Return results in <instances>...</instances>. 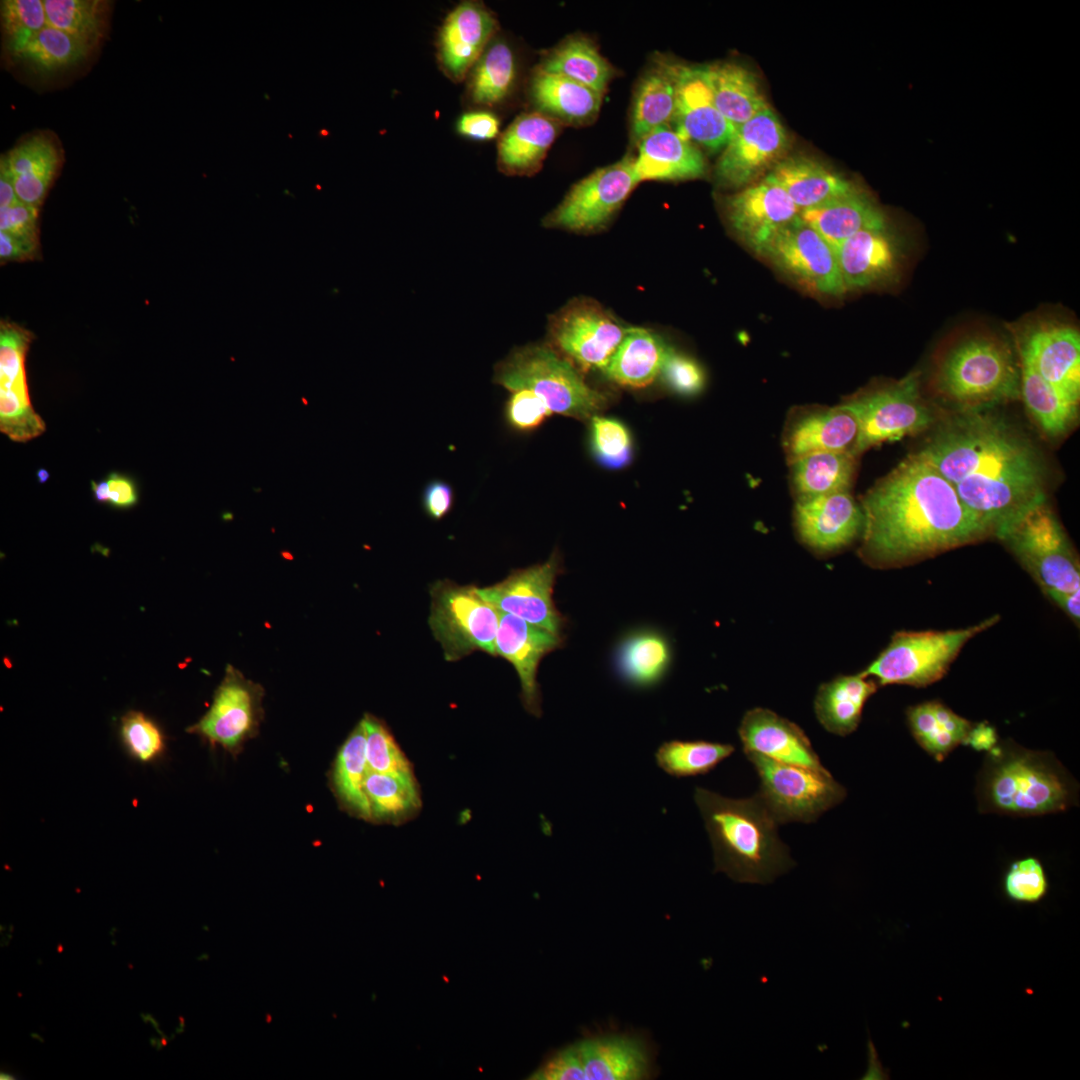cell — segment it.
Returning <instances> with one entry per match:
<instances>
[{
	"instance_id": "1",
	"label": "cell",
	"mask_w": 1080,
	"mask_h": 1080,
	"mask_svg": "<svg viewBox=\"0 0 1080 1080\" xmlns=\"http://www.w3.org/2000/svg\"><path fill=\"white\" fill-rule=\"evenodd\" d=\"M953 486L990 536L1046 500L1043 461L1032 443L988 409L956 411L919 450Z\"/></svg>"
},
{
	"instance_id": "2",
	"label": "cell",
	"mask_w": 1080,
	"mask_h": 1080,
	"mask_svg": "<svg viewBox=\"0 0 1080 1080\" xmlns=\"http://www.w3.org/2000/svg\"><path fill=\"white\" fill-rule=\"evenodd\" d=\"M860 506L859 555L874 568L908 565L990 536L920 451L878 480Z\"/></svg>"
},
{
	"instance_id": "3",
	"label": "cell",
	"mask_w": 1080,
	"mask_h": 1080,
	"mask_svg": "<svg viewBox=\"0 0 1080 1080\" xmlns=\"http://www.w3.org/2000/svg\"><path fill=\"white\" fill-rule=\"evenodd\" d=\"M695 803L713 848L715 872L739 883H771L794 866L778 822L758 794L744 799L697 787Z\"/></svg>"
},
{
	"instance_id": "4",
	"label": "cell",
	"mask_w": 1080,
	"mask_h": 1080,
	"mask_svg": "<svg viewBox=\"0 0 1080 1080\" xmlns=\"http://www.w3.org/2000/svg\"><path fill=\"white\" fill-rule=\"evenodd\" d=\"M1075 793L1052 755L1004 743L989 751L978 784L981 811L1018 816L1064 811Z\"/></svg>"
},
{
	"instance_id": "5",
	"label": "cell",
	"mask_w": 1080,
	"mask_h": 1080,
	"mask_svg": "<svg viewBox=\"0 0 1080 1080\" xmlns=\"http://www.w3.org/2000/svg\"><path fill=\"white\" fill-rule=\"evenodd\" d=\"M932 385L956 411L988 409L1019 399V360L1003 339L988 333L968 334L944 352Z\"/></svg>"
},
{
	"instance_id": "6",
	"label": "cell",
	"mask_w": 1080,
	"mask_h": 1080,
	"mask_svg": "<svg viewBox=\"0 0 1080 1080\" xmlns=\"http://www.w3.org/2000/svg\"><path fill=\"white\" fill-rule=\"evenodd\" d=\"M493 381L510 391L530 390L552 413L581 421L591 420L608 403L607 396L590 387L578 368L549 344L513 350L496 364Z\"/></svg>"
},
{
	"instance_id": "7",
	"label": "cell",
	"mask_w": 1080,
	"mask_h": 1080,
	"mask_svg": "<svg viewBox=\"0 0 1080 1080\" xmlns=\"http://www.w3.org/2000/svg\"><path fill=\"white\" fill-rule=\"evenodd\" d=\"M840 406L858 423L854 448L857 456L884 442L926 431L936 422L934 411L921 394L918 371L900 380L859 391Z\"/></svg>"
},
{
	"instance_id": "8",
	"label": "cell",
	"mask_w": 1080,
	"mask_h": 1080,
	"mask_svg": "<svg viewBox=\"0 0 1080 1080\" xmlns=\"http://www.w3.org/2000/svg\"><path fill=\"white\" fill-rule=\"evenodd\" d=\"M994 615L967 628L946 631H899L888 646L861 673L879 685L925 687L940 680L963 646L995 625Z\"/></svg>"
},
{
	"instance_id": "9",
	"label": "cell",
	"mask_w": 1080,
	"mask_h": 1080,
	"mask_svg": "<svg viewBox=\"0 0 1080 1080\" xmlns=\"http://www.w3.org/2000/svg\"><path fill=\"white\" fill-rule=\"evenodd\" d=\"M997 539L1010 549L1043 592L1080 590L1078 557L1047 500L1026 510Z\"/></svg>"
},
{
	"instance_id": "10",
	"label": "cell",
	"mask_w": 1080,
	"mask_h": 1080,
	"mask_svg": "<svg viewBox=\"0 0 1080 1080\" xmlns=\"http://www.w3.org/2000/svg\"><path fill=\"white\" fill-rule=\"evenodd\" d=\"M652 1056L639 1036L614 1033L582 1038L543 1063L533 1080H643L652 1075Z\"/></svg>"
},
{
	"instance_id": "11",
	"label": "cell",
	"mask_w": 1080,
	"mask_h": 1080,
	"mask_svg": "<svg viewBox=\"0 0 1080 1080\" xmlns=\"http://www.w3.org/2000/svg\"><path fill=\"white\" fill-rule=\"evenodd\" d=\"M428 623L447 661H457L475 651L495 657L499 610L485 600L474 585L450 580L430 588Z\"/></svg>"
},
{
	"instance_id": "12",
	"label": "cell",
	"mask_w": 1080,
	"mask_h": 1080,
	"mask_svg": "<svg viewBox=\"0 0 1080 1080\" xmlns=\"http://www.w3.org/2000/svg\"><path fill=\"white\" fill-rule=\"evenodd\" d=\"M745 756L760 779L757 794L778 824L813 822L846 797L845 788L826 768L781 763L755 753Z\"/></svg>"
},
{
	"instance_id": "13",
	"label": "cell",
	"mask_w": 1080,
	"mask_h": 1080,
	"mask_svg": "<svg viewBox=\"0 0 1080 1080\" xmlns=\"http://www.w3.org/2000/svg\"><path fill=\"white\" fill-rule=\"evenodd\" d=\"M634 157L626 156L575 183L543 219L546 228L593 233L605 228L639 183Z\"/></svg>"
},
{
	"instance_id": "14",
	"label": "cell",
	"mask_w": 1080,
	"mask_h": 1080,
	"mask_svg": "<svg viewBox=\"0 0 1080 1080\" xmlns=\"http://www.w3.org/2000/svg\"><path fill=\"white\" fill-rule=\"evenodd\" d=\"M628 329L595 300L576 298L550 317L549 345L578 369L603 372Z\"/></svg>"
},
{
	"instance_id": "15",
	"label": "cell",
	"mask_w": 1080,
	"mask_h": 1080,
	"mask_svg": "<svg viewBox=\"0 0 1080 1080\" xmlns=\"http://www.w3.org/2000/svg\"><path fill=\"white\" fill-rule=\"evenodd\" d=\"M1020 360L1063 394L1079 402L1080 334L1065 321L1034 316L1010 326Z\"/></svg>"
},
{
	"instance_id": "16",
	"label": "cell",
	"mask_w": 1080,
	"mask_h": 1080,
	"mask_svg": "<svg viewBox=\"0 0 1080 1080\" xmlns=\"http://www.w3.org/2000/svg\"><path fill=\"white\" fill-rule=\"evenodd\" d=\"M760 255L812 293L839 297L846 292L835 250L800 216L782 228Z\"/></svg>"
},
{
	"instance_id": "17",
	"label": "cell",
	"mask_w": 1080,
	"mask_h": 1080,
	"mask_svg": "<svg viewBox=\"0 0 1080 1080\" xmlns=\"http://www.w3.org/2000/svg\"><path fill=\"white\" fill-rule=\"evenodd\" d=\"M263 694L261 685L228 665L209 710L188 731L235 753L259 728Z\"/></svg>"
},
{
	"instance_id": "18",
	"label": "cell",
	"mask_w": 1080,
	"mask_h": 1080,
	"mask_svg": "<svg viewBox=\"0 0 1080 1080\" xmlns=\"http://www.w3.org/2000/svg\"><path fill=\"white\" fill-rule=\"evenodd\" d=\"M561 569L559 554L554 552L544 563L513 570L502 581L479 588V593L500 612L561 635L565 618L552 597Z\"/></svg>"
},
{
	"instance_id": "19",
	"label": "cell",
	"mask_w": 1080,
	"mask_h": 1080,
	"mask_svg": "<svg viewBox=\"0 0 1080 1080\" xmlns=\"http://www.w3.org/2000/svg\"><path fill=\"white\" fill-rule=\"evenodd\" d=\"M786 131L770 109L735 129L715 166V180L722 188L749 185L780 161L786 151Z\"/></svg>"
},
{
	"instance_id": "20",
	"label": "cell",
	"mask_w": 1080,
	"mask_h": 1080,
	"mask_svg": "<svg viewBox=\"0 0 1080 1080\" xmlns=\"http://www.w3.org/2000/svg\"><path fill=\"white\" fill-rule=\"evenodd\" d=\"M723 211L738 239L758 254L782 228L800 216L788 194L768 176L728 195Z\"/></svg>"
},
{
	"instance_id": "21",
	"label": "cell",
	"mask_w": 1080,
	"mask_h": 1080,
	"mask_svg": "<svg viewBox=\"0 0 1080 1080\" xmlns=\"http://www.w3.org/2000/svg\"><path fill=\"white\" fill-rule=\"evenodd\" d=\"M562 641L561 635L499 611L495 657L506 659L515 668L521 686L522 704L534 716L539 717L542 713L538 666L545 655L561 646Z\"/></svg>"
},
{
	"instance_id": "22",
	"label": "cell",
	"mask_w": 1080,
	"mask_h": 1080,
	"mask_svg": "<svg viewBox=\"0 0 1080 1080\" xmlns=\"http://www.w3.org/2000/svg\"><path fill=\"white\" fill-rule=\"evenodd\" d=\"M497 20L478 1H463L446 16L437 41L438 62L453 82L465 79L495 37Z\"/></svg>"
},
{
	"instance_id": "23",
	"label": "cell",
	"mask_w": 1080,
	"mask_h": 1080,
	"mask_svg": "<svg viewBox=\"0 0 1080 1080\" xmlns=\"http://www.w3.org/2000/svg\"><path fill=\"white\" fill-rule=\"evenodd\" d=\"M902 253V244L888 223L863 229L845 240L835 249V254L846 291L894 280Z\"/></svg>"
},
{
	"instance_id": "24",
	"label": "cell",
	"mask_w": 1080,
	"mask_h": 1080,
	"mask_svg": "<svg viewBox=\"0 0 1080 1080\" xmlns=\"http://www.w3.org/2000/svg\"><path fill=\"white\" fill-rule=\"evenodd\" d=\"M676 79L674 129L710 150L724 148L734 126L716 108L703 69L672 63Z\"/></svg>"
},
{
	"instance_id": "25",
	"label": "cell",
	"mask_w": 1080,
	"mask_h": 1080,
	"mask_svg": "<svg viewBox=\"0 0 1080 1080\" xmlns=\"http://www.w3.org/2000/svg\"><path fill=\"white\" fill-rule=\"evenodd\" d=\"M794 517L803 543L818 552L849 545L861 535L864 524L861 506L848 491L797 500Z\"/></svg>"
},
{
	"instance_id": "26",
	"label": "cell",
	"mask_w": 1080,
	"mask_h": 1080,
	"mask_svg": "<svg viewBox=\"0 0 1080 1080\" xmlns=\"http://www.w3.org/2000/svg\"><path fill=\"white\" fill-rule=\"evenodd\" d=\"M744 754L813 769H824L804 731L795 723L765 708L745 713L738 728Z\"/></svg>"
},
{
	"instance_id": "27",
	"label": "cell",
	"mask_w": 1080,
	"mask_h": 1080,
	"mask_svg": "<svg viewBox=\"0 0 1080 1080\" xmlns=\"http://www.w3.org/2000/svg\"><path fill=\"white\" fill-rule=\"evenodd\" d=\"M857 437L858 423L848 410L840 405L812 407L801 409L790 417L783 446L790 463L812 453L854 452Z\"/></svg>"
},
{
	"instance_id": "28",
	"label": "cell",
	"mask_w": 1080,
	"mask_h": 1080,
	"mask_svg": "<svg viewBox=\"0 0 1080 1080\" xmlns=\"http://www.w3.org/2000/svg\"><path fill=\"white\" fill-rule=\"evenodd\" d=\"M638 143L634 168L639 182L689 180L706 172L701 151L670 126L651 131Z\"/></svg>"
},
{
	"instance_id": "29",
	"label": "cell",
	"mask_w": 1080,
	"mask_h": 1080,
	"mask_svg": "<svg viewBox=\"0 0 1080 1080\" xmlns=\"http://www.w3.org/2000/svg\"><path fill=\"white\" fill-rule=\"evenodd\" d=\"M19 201L40 208L63 162L52 133L37 132L20 140L4 155Z\"/></svg>"
},
{
	"instance_id": "30",
	"label": "cell",
	"mask_w": 1080,
	"mask_h": 1080,
	"mask_svg": "<svg viewBox=\"0 0 1080 1080\" xmlns=\"http://www.w3.org/2000/svg\"><path fill=\"white\" fill-rule=\"evenodd\" d=\"M558 132L559 122L538 111L519 115L499 137V170L510 176L536 173Z\"/></svg>"
},
{
	"instance_id": "31",
	"label": "cell",
	"mask_w": 1080,
	"mask_h": 1080,
	"mask_svg": "<svg viewBox=\"0 0 1080 1080\" xmlns=\"http://www.w3.org/2000/svg\"><path fill=\"white\" fill-rule=\"evenodd\" d=\"M800 217L834 250L857 232L888 223L881 208L857 187L819 206L801 211Z\"/></svg>"
},
{
	"instance_id": "32",
	"label": "cell",
	"mask_w": 1080,
	"mask_h": 1080,
	"mask_svg": "<svg viewBox=\"0 0 1080 1080\" xmlns=\"http://www.w3.org/2000/svg\"><path fill=\"white\" fill-rule=\"evenodd\" d=\"M767 176L788 194L800 212L844 195L856 187L822 163L805 156L780 160Z\"/></svg>"
},
{
	"instance_id": "33",
	"label": "cell",
	"mask_w": 1080,
	"mask_h": 1080,
	"mask_svg": "<svg viewBox=\"0 0 1080 1080\" xmlns=\"http://www.w3.org/2000/svg\"><path fill=\"white\" fill-rule=\"evenodd\" d=\"M530 95L538 112L556 121L577 125L590 122L597 116L603 94L537 67L532 75Z\"/></svg>"
},
{
	"instance_id": "34",
	"label": "cell",
	"mask_w": 1080,
	"mask_h": 1080,
	"mask_svg": "<svg viewBox=\"0 0 1080 1080\" xmlns=\"http://www.w3.org/2000/svg\"><path fill=\"white\" fill-rule=\"evenodd\" d=\"M702 69L716 108L735 129L769 108L756 76L746 67L724 62Z\"/></svg>"
},
{
	"instance_id": "35",
	"label": "cell",
	"mask_w": 1080,
	"mask_h": 1080,
	"mask_svg": "<svg viewBox=\"0 0 1080 1080\" xmlns=\"http://www.w3.org/2000/svg\"><path fill=\"white\" fill-rule=\"evenodd\" d=\"M876 690V682L862 673L823 683L814 701L817 719L827 731L846 736L858 727L864 705Z\"/></svg>"
},
{
	"instance_id": "36",
	"label": "cell",
	"mask_w": 1080,
	"mask_h": 1080,
	"mask_svg": "<svg viewBox=\"0 0 1080 1080\" xmlns=\"http://www.w3.org/2000/svg\"><path fill=\"white\" fill-rule=\"evenodd\" d=\"M668 348L656 333L629 327L603 373L625 387H646L661 373Z\"/></svg>"
},
{
	"instance_id": "37",
	"label": "cell",
	"mask_w": 1080,
	"mask_h": 1080,
	"mask_svg": "<svg viewBox=\"0 0 1080 1080\" xmlns=\"http://www.w3.org/2000/svg\"><path fill=\"white\" fill-rule=\"evenodd\" d=\"M676 105V79L672 62L659 60L647 70L635 90L631 134L639 142L651 131L669 126Z\"/></svg>"
},
{
	"instance_id": "38",
	"label": "cell",
	"mask_w": 1080,
	"mask_h": 1080,
	"mask_svg": "<svg viewBox=\"0 0 1080 1080\" xmlns=\"http://www.w3.org/2000/svg\"><path fill=\"white\" fill-rule=\"evenodd\" d=\"M94 50L47 25L20 47L6 52L10 60L38 76H50L83 63Z\"/></svg>"
},
{
	"instance_id": "39",
	"label": "cell",
	"mask_w": 1080,
	"mask_h": 1080,
	"mask_svg": "<svg viewBox=\"0 0 1080 1080\" xmlns=\"http://www.w3.org/2000/svg\"><path fill=\"white\" fill-rule=\"evenodd\" d=\"M1020 397L1040 430L1049 438L1066 435L1075 425L1079 402L1073 401L1019 359Z\"/></svg>"
},
{
	"instance_id": "40",
	"label": "cell",
	"mask_w": 1080,
	"mask_h": 1080,
	"mask_svg": "<svg viewBox=\"0 0 1080 1080\" xmlns=\"http://www.w3.org/2000/svg\"><path fill=\"white\" fill-rule=\"evenodd\" d=\"M857 457L852 451H830L812 453L790 462L797 500L848 491Z\"/></svg>"
},
{
	"instance_id": "41",
	"label": "cell",
	"mask_w": 1080,
	"mask_h": 1080,
	"mask_svg": "<svg viewBox=\"0 0 1080 1080\" xmlns=\"http://www.w3.org/2000/svg\"><path fill=\"white\" fill-rule=\"evenodd\" d=\"M670 659L667 640L652 630H639L627 635L618 645L615 655L620 677L640 688L658 683L666 673Z\"/></svg>"
},
{
	"instance_id": "42",
	"label": "cell",
	"mask_w": 1080,
	"mask_h": 1080,
	"mask_svg": "<svg viewBox=\"0 0 1080 1080\" xmlns=\"http://www.w3.org/2000/svg\"><path fill=\"white\" fill-rule=\"evenodd\" d=\"M539 69L558 74L603 94L614 75L609 62L586 37L572 36L546 52Z\"/></svg>"
},
{
	"instance_id": "43",
	"label": "cell",
	"mask_w": 1080,
	"mask_h": 1080,
	"mask_svg": "<svg viewBox=\"0 0 1080 1080\" xmlns=\"http://www.w3.org/2000/svg\"><path fill=\"white\" fill-rule=\"evenodd\" d=\"M907 720L916 742L938 762L963 744L972 726L939 701L909 707Z\"/></svg>"
},
{
	"instance_id": "44",
	"label": "cell",
	"mask_w": 1080,
	"mask_h": 1080,
	"mask_svg": "<svg viewBox=\"0 0 1080 1080\" xmlns=\"http://www.w3.org/2000/svg\"><path fill=\"white\" fill-rule=\"evenodd\" d=\"M467 96L479 106H496L511 93L516 59L508 43L494 37L467 75Z\"/></svg>"
},
{
	"instance_id": "45",
	"label": "cell",
	"mask_w": 1080,
	"mask_h": 1080,
	"mask_svg": "<svg viewBox=\"0 0 1080 1080\" xmlns=\"http://www.w3.org/2000/svg\"><path fill=\"white\" fill-rule=\"evenodd\" d=\"M370 772L366 758V729L363 718L352 730L336 757L332 781L343 807L352 815L371 821L364 786Z\"/></svg>"
},
{
	"instance_id": "46",
	"label": "cell",
	"mask_w": 1080,
	"mask_h": 1080,
	"mask_svg": "<svg viewBox=\"0 0 1080 1080\" xmlns=\"http://www.w3.org/2000/svg\"><path fill=\"white\" fill-rule=\"evenodd\" d=\"M371 821L401 824L413 818L421 808L419 788L414 774L370 771L364 786Z\"/></svg>"
},
{
	"instance_id": "47",
	"label": "cell",
	"mask_w": 1080,
	"mask_h": 1080,
	"mask_svg": "<svg viewBox=\"0 0 1080 1080\" xmlns=\"http://www.w3.org/2000/svg\"><path fill=\"white\" fill-rule=\"evenodd\" d=\"M49 25L95 50L107 35L110 2L105 0H43Z\"/></svg>"
},
{
	"instance_id": "48",
	"label": "cell",
	"mask_w": 1080,
	"mask_h": 1080,
	"mask_svg": "<svg viewBox=\"0 0 1080 1080\" xmlns=\"http://www.w3.org/2000/svg\"><path fill=\"white\" fill-rule=\"evenodd\" d=\"M735 748L731 744L705 740H670L662 743L656 753V764L668 775L685 778L712 771Z\"/></svg>"
},
{
	"instance_id": "49",
	"label": "cell",
	"mask_w": 1080,
	"mask_h": 1080,
	"mask_svg": "<svg viewBox=\"0 0 1080 1080\" xmlns=\"http://www.w3.org/2000/svg\"><path fill=\"white\" fill-rule=\"evenodd\" d=\"M5 52L14 50L49 23L43 0H4L0 5Z\"/></svg>"
},
{
	"instance_id": "50",
	"label": "cell",
	"mask_w": 1080,
	"mask_h": 1080,
	"mask_svg": "<svg viewBox=\"0 0 1080 1080\" xmlns=\"http://www.w3.org/2000/svg\"><path fill=\"white\" fill-rule=\"evenodd\" d=\"M366 758L370 771L412 775V766L385 723L371 714L363 717Z\"/></svg>"
},
{
	"instance_id": "51",
	"label": "cell",
	"mask_w": 1080,
	"mask_h": 1080,
	"mask_svg": "<svg viewBox=\"0 0 1080 1080\" xmlns=\"http://www.w3.org/2000/svg\"><path fill=\"white\" fill-rule=\"evenodd\" d=\"M1048 889L1045 868L1042 862L1033 856L1013 861L1002 878L1005 897L1016 904H1037L1046 897Z\"/></svg>"
},
{
	"instance_id": "52",
	"label": "cell",
	"mask_w": 1080,
	"mask_h": 1080,
	"mask_svg": "<svg viewBox=\"0 0 1080 1080\" xmlns=\"http://www.w3.org/2000/svg\"><path fill=\"white\" fill-rule=\"evenodd\" d=\"M591 446L597 460L607 468L624 467L632 458V439L620 421L594 416L591 418Z\"/></svg>"
},
{
	"instance_id": "53",
	"label": "cell",
	"mask_w": 1080,
	"mask_h": 1080,
	"mask_svg": "<svg viewBox=\"0 0 1080 1080\" xmlns=\"http://www.w3.org/2000/svg\"><path fill=\"white\" fill-rule=\"evenodd\" d=\"M33 334L13 322L0 324V386L27 383L25 359Z\"/></svg>"
},
{
	"instance_id": "54",
	"label": "cell",
	"mask_w": 1080,
	"mask_h": 1080,
	"mask_svg": "<svg viewBox=\"0 0 1080 1080\" xmlns=\"http://www.w3.org/2000/svg\"><path fill=\"white\" fill-rule=\"evenodd\" d=\"M120 731L126 749L140 762H152L164 751L165 742L161 730L141 712H128L122 718Z\"/></svg>"
},
{
	"instance_id": "55",
	"label": "cell",
	"mask_w": 1080,
	"mask_h": 1080,
	"mask_svg": "<svg viewBox=\"0 0 1080 1080\" xmlns=\"http://www.w3.org/2000/svg\"><path fill=\"white\" fill-rule=\"evenodd\" d=\"M504 415L511 429L518 432H530L541 426L553 413L546 403L534 392L527 389L511 391Z\"/></svg>"
},
{
	"instance_id": "56",
	"label": "cell",
	"mask_w": 1080,
	"mask_h": 1080,
	"mask_svg": "<svg viewBox=\"0 0 1080 1080\" xmlns=\"http://www.w3.org/2000/svg\"><path fill=\"white\" fill-rule=\"evenodd\" d=\"M660 374L667 385L681 395H695L705 383L701 366L693 358L671 347L668 348Z\"/></svg>"
},
{
	"instance_id": "57",
	"label": "cell",
	"mask_w": 1080,
	"mask_h": 1080,
	"mask_svg": "<svg viewBox=\"0 0 1080 1080\" xmlns=\"http://www.w3.org/2000/svg\"><path fill=\"white\" fill-rule=\"evenodd\" d=\"M39 208L21 201L0 207V231L12 235L39 238Z\"/></svg>"
},
{
	"instance_id": "58",
	"label": "cell",
	"mask_w": 1080,
	"mask_h": 1080,
	"mask_svg": "<svg viewBox=\"0 0 1080 1080\" xmlns=\"http://www.w3.org/2000/svg\"><path fill=\"white\" fill-rule=\"evenodd\" d=\"M455 494L447 482L435 479L430 481L422 493V507L426 515L435 521L443 519L452 510Z\"/></svg>"
},
{
	"instance_id": "59",
	"label": "cell",
	"mask_w": 1080,
	"mask_h": 1080,
	"mask_svg": "<svg viewBox=\"0 0 1080 1080\" xmlns=\"http://www.w3.org/2000/svg\"><path fill=\"white\" fill-rule=\"evenodd\" d=\"M499 128V119L488 111H470L461 115L457 121L458 132L476 140L494 139Z\"/></svg>"
},
{
	"instance_id": "60",
	"label": "cell",
	"mask_w": 1080,
	"mask_h": 1080,
	"mask_svg": "<svg viewBox=\"0 0 1080 1080\" xmlns=\"http://www.w3.org/2000/svg\"><path fill=\"white\" fill-rule=\"evenodd\" d=\"M40 253L39 238L21 237L0 231L1 264L36 260L40 258Z\"/></svg>"
},
{
	"instance_id": "61",
	"label": "cell",
	"mask_w": 1080,
	"mask_h": 1080,
	"mask_svg": "<svg viewBox=\"0 0 1080 1080\" xmlns=\"http://www.w3.org/2000/svg\"><path fill=\"white\" fill-rule=\"evenodd\" d=\"M104 481L106 484L104 504L117 509H128L138 502V489L132 478L118 472H111Z\"/></svg>"
},
{
	"instance_id": "62",
	"label": "cell",
	"mask_w": 1080,
	"mask_h": 1080,
	"mask_svg": "<svg viewBox=\"0 0 1080 1080\" xmlns=\"http://www.w3.org/2000/svg\"><path fill=\"white\" fill-rule=\"evenodd\" d=\"M998 743L996 730L986 722L971 726L963 744L976 751H991Z\"/></svg>"
},
{
	"instance_id": "63",
	"label": "cell",
	"mask_w": 1080,
	"mask_h": 1080,
	"mask_svg": "<svg viewBox=\"0 0 1080 1080\" xmlns=\"http://www.w3.org/2000/svg\"><path fill=\"white\" fill-rule=\"evenodd\" d=\"M1044 594L1058 605L1077 625L1080 619V590L1072 592L1046 591Z\"/></svg>"
},
{
	"instance_id": "64",
	"label": "cell",
	"mask_w": 1080,
	"mask_h": 1080,
	"mask_svg": "<svg viewBox=\"0 0 1080 1080\" xmlns=\"http://www.w3.org/2000/svg\"><path fill=\"white\" fill-rule=\"evenodd\" d=\"M18 200L13 184L12 175L5 156L0 161V207H7Z\"/></svg>"
}]
</instances>
